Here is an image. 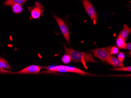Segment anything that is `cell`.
I'll use <instances>...</instances> for the list:
<instances>
[{
	"label": "cell",
	"mask_w": 131,
	"mask_h": 98,
	"mask_svg": "<svg viewBox=\"0 0 131 98\" xmlns=\"http://www.w3.org/2000/svg\"><path fill=\"white\" fill-rule=\"evenodd\" d=\"M66 54L69 55L71 57L72 60L76 62H90L96 63L97 61L93 59L92 54L91 53L81 52L77 51L71 48H68L65 46Z\"/></svg>",
	"instance_id": "1"
},
{
	"label": "cell",
	"mask_w": 131,
	"mask_h": 98,
	"mask_svg": "<svg viewBox=\"0 0 131 98\" xmlns=\"http://www.w3.org/2000/svg\"><path fill=\"white\" fill-rule=\"evenodd\" d=\"M53 72H63V73L72 72V73L79 74L83 76H85L86 75H91L89 73L83 71L75 67L63 65L58 66L55 67L49 68L48 70L45 72L51 73Z\"/></svg>",
	"instance_id": "2"
},
{
	"label": "cell",
	"mask_w": 131,
	"mask_h": 98,
	"mask_svg": "<svg viewBox=\"0 0 131 98\" xmlns=\"http://www.w3.org/2000/svg\"><path fill=\"white\" fill-rule=\"evenodd\" d=\"M112 46H109L104 48L95 49L91 50L94 56L103 62H105L111 56L110 50Z\"/></svg>",
	"instance_id": "3"
},
{
	"label": "cell",
	"mask_w": 131,
	"mask_h": 98,
	"mask_svg": "<svg viewBox=\"0 0 131 98\" xmlns=\"http://www.w3.org/2000/svg\"><path fill=\"white\" fill-rule=\"evenodd\" d=\"M82 3L87 13L92 20L94 24L97 21V15L94 7L89 0H82Z\"/></svg>",
	"instance_id": "4"
},
{
	"label": "cell",
	"mask_w": 131,
	"mask_h": 98,
	"mask_svg": "<svg viewBox=\"0 0 131 98\" xmlns=\"http://www.w3.org/2000/svg\"><path fill=\"white\" fill-rule=\"evenodd\" d=\"M53 17L57 23L59 27H60V30L61 31L63 35L64 36L66 40L69 44H70V32L68 27L64 21L62 19L59 18L56 15H54Z\"/></svg>",
	"instance_id": "5"
},
{
	"label": "cell",
	"mask_w": 131,
	"mask_h": 98,
	"mask_svg": "<svg viewBox=\"0 0 131 98\" xmlns=\"http://www.w3.org/2000/svg\"><path fill=\"white\" fill-rule=\"evenodd\" d=\"M35 6L33 8L29 9L31 12V18L33 19H37L41 15H43V9H42V5L38 2L35 3Z\"/></svg>",
	"instance_id": "6"
},
{
	"label": "cell",
	"mask_w": 131,
	"mask_h": 98,
	"mask_svg": "<svg viewBox=\"0 0 131 98\" xmlns=\"http://www.w3.org/2000/svg\"><path fill=\"white\" fill-rule=\"evenodd\" d=\"M42 67L37 65H31L28 66L22 70L15 72V74H38L40 71Z\"/></svg>",
	"instance_id": "7"
},
{
	"label": "cell",
	"mask_w": 131,
	"mask_h": 98,
	"mask_svg": "<svg viewBox=\"0 0 131 98\" xmlns=\"http://www.w3.org/2000/svg\"><path fill=\"white\" fill-rule=\"evenodd\" d=\"M106 61L108 64L112 66L115 68L124 66V64L123 61H121L118 58L114 56H110Z\"/></svg>",
	"instance_id": "8"
},
{
	"label": "cell",
	"mask_w": 131,
	"mask_h": 98,
	"mask_svg": "<svg viewBox=\"0 0 131 98\" xmlns=\"http://www.w3.org/2000/svg\"><path fill=\"white\" fill-rule=\"evenodd\" d=\"M131 31V29L127 25V24H125L124 26L123 30L121 31L118 35L121 36L124 40H126Z\"/></svg>",
	"instance_id": "9"
},
{
	"label": "cell",
	"mask_w": 131,
	"mask_h": 98,
	"mask_svg": "<svg viewBox=\"0 0 131 98\" xmlns=\"http://www.w3.org/2000/svg\"><path fill=\"white\" fill-rule=\"evenodd\" d=\"M28 0H6L4 3V4L8 6H12L14 4H24L26 3Z\"/></svg>",
	"instance_id": "10"
},
{
	"label": "cell",
	"mask_w": 131,
	"mask_h": 98,
	"mask_svg": "<svg viewBox=\"0 0 131 98\" xmlns=\"http://www.w3.org/2000/svg\"><path fill=\"white\" fill-rule=\"evenodd\" d=\"M0 69L3 70H12V68L5 59L0 58Z\"/></svg>",
	"instance_id": "11"
},
{
	"label": "cell",
	"mask_w": 131,
	"mask_h": 98,
	"mask_svg": "<svg viewBox=\"0 0 131 98\" xmlns=\"http://www.w3.org/2000/svg\"><path fill=\"white\" fill-rule=\"evenodd\" d=\"M116 44L118 48L120 49H124L126 43L124 40L121 36L118 35L116 40Z\"/></svg>",
	"instance_id": "12"
},
{
	"label": "cell",
	"mask_w": 131,
	"mask_h": 98,
	"mask_svg": "<svg viewBox=\"0 0 131 98\" xmlns=\"http://www.w3.org/2000/svg\"><path fill=\"white\" fill-rule=\"evenodd\" d=\"M22 5L21 4H15L12 6V8L13 12L16 14L21 13L23 10Z\"/></svg>",
	"instance_id": "13"
},
{
	"label": "cell",
	"mask_w": 131,
	"mask_h": 98,
	"mask_svg": "<svg viewBox=\"0 0 131 98\" xmlns=\"http://www.w3.org/2000/svg\"><path fill=\"white\" fill-rule=\"evenodd\" d=\"M112 70L113 71H123L131 72V66H126L124 67V66L123 67H118V68H114L112 69Z\"/></svg>",
	"instance_id": "14"
},
{
	"label": "cell",
	"mask_w": 131,
	"mask_h": 98,
	"mask_svg": "<svg viewBox=\"0 0 131 98\" xmlns=\"http://www.w3.org/2000/svg\"><path fill=\"white\" fill-rule=\"evenodd\" d=\"M62 60V62L65 64H68L72 61V59L70 55L66 54L63 56Z\"/></svg>",
	"instance_id": "15"
},
{
	"label": "cell",
	"mask_w": 131,
	"mask_h": 98,
	"mask_svg": "<svg viewBox=\"0 0 131 98\" xmlns=\"http://www.w3.org/2000/svg\"><path fill=\"white\" fill-rule=\"evenodd\" d=\"M110 53H111V55L117 54H119V51L117 47H114H114L112 46L111 50H110Z\"/></svg>",
	"instance_id": "16"
},
{
	"label": "cell",
	"mask_w": 131,
	"mask_h": 98,
	"mask_svg": "<svg viewBox=\"0 0 131 98\" xmlns=\"http://www.w3.org/2000/svg\"><path fill=\"white\" fill-rule=\"evenodd\" d=\"M0 74H15V72L0 69Z\"/></svg>",
	"instance_id": "17"
},
{
	"label": "cell",
	"mask_w": 131,
	"mask_h": 98,
	"mask_svg": "<svg viewBox=\"0 0 131 98\" xmlns=\"http://www.w3.org/2000/svg\"><path fill=\"white\" fill-rule=\"evenodd\" d=\"M117 58H118L121 61H123L124 58H125V56H124L123 53H120V54H118V55Z\"/></svg>",
	"instance_id": "18"
},
{
	"label": "cell",
	"mask_w": 131,
	"mask_h": 98,
	"mask_svg": "<svg viewBox=\"0 0 131 98\" xmlns=\"http://www.w3.org/2000/svg\"><path fill=\"white\" fill-rule=\"evenodd\" d=\"M124 49H126L127 50H131V43H126L125 47H124Z\"/></svg>",
	"instance_id": "19"
}]
</instances>
